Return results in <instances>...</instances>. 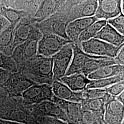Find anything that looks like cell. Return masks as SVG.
Wrapping results in <instances>:
<instances>
[{"label": "cell", "instance_id": "15", "mask_svg": "<svg viewBox=\"0 0 124 124\" xmlns=\"http://www.w3.org/2000/svg\"><path fill=\"white\" fill-rule=\"evenodd\" d=\"M107 23L106 20H98L81 33L78 41L80 43L94 38L99 31Z\"/></svg>", "mask_w": 124, "mask_h": 124}, {"label": "cell", "instance_id": "4", "mask_svg": "<svg viewBox=\"0 0 124 124\" xmlns=\"http://www.w3.org/2000/svg\"><path fill=\"white\" fill-rule=\"evenodd\" d=\"M121 2L122 0H98L95 17L98 20L107 21L123 14L121 8Z\"/></svg>", "mask_w": 124, "mask_h": 124}, {"label": "cell", "instance_id": "13", "mask_svg": "<svg viewBox=\"0 0 124 124\" xmlns=\"http://www.w3.org/2000/svg\"><path fill=\"white\" fill-rule=\"evenodd\" d=\"M38 42L37 39H30L15 48L13 56L16 58H19L20 56L26 58L35 57L37 54Z\"/></svg>", "mask_w": 124, "mask_h": 124}, {"label": "cell", "instance_id": "14", "mask_svg": "<svg viewBox=\"0 0 124 124\" xmlns=\"http://www.w3.org/2000/svg\"><path fill=\"white\" fill-rule=\"evenodd\" d=\"M32 27L30 24L18 23L14 30V34L12 50L30 39L32 34Z\"/></svg>", "mask_w": 124, "mask_h": 124}, {"label": "cell", "instance_id": "1", "mask_svg": "<svg viewBox=\"0 0 124 124\" xmlns=\"http://www.w3.org/2000/svg\"><path fill=\"white\" fill-rule=\"evenodd\" d=\"M81 50L89 55L115 58L124 45L120 47H116L102 40L92 38L81 42Z\"/></svg>", "mask_w": 124, "mask_h": 124}, {"label": "cell", "instance_id": "25", "mask_svg": "<svg viewBox=\"0 0 124 124\" xmlns=\"http://www.w3.org/2000/svg\"><path fill=\"white\" fill-rule=\"evenodd\" d=\"M67 25L68 24L61 21H58L54 23L52 28L54 33L53 34L64 39L70 40L67 36L66 34Z\"/></svg>", "mask_w": 124, "mask_h": 124}, {"label": "cell", "instance_id": "21", "mask_svg": "<svg viewBox=\"0 0 124 124\" xmlns=\"http://www.w3.org/2000/svg\"><path fill=\"white\" fill-rule=\"evenodd\" d=\"M84 91L83 92V98L87 99H102L105 100L110 96L104 89H89Z\"/></svg>", "mask_w": 124, "mask_h": 124}, {"label": "cell", "instance_id": "12", "mask_svg": "<svg viewBox=\"0 0 124 124\" xmlns=\"http://www.w3.org/2000/svg\"><path fill=\"white\" fill-rule=\"evenodd\" d=\"M118 64L114 58H92L86 62L79 74H82L87 77L90 74L103 67Z\"/></svg>", "mask_w": 124, "mask_h": 124}, {"label": "cell", "instance_id": "19", "mask_svg": "<svg viewBox=\"0 0 124 124\" xmlns=\"http://www.w3.org/2000/svg\"><path fill=\"white\" fill-rule=\"evenodd\" d=\"M17 25V24H10L9 26L0 34V47H4L12 46L14 38V30Z\"/></svg>", "mask_w": 124, "mask_h": 124}, {"label": "cell", "instance_id": "18", "mask_svg": "<svg viewBox=\"0 0 124 124\" xmlns=\"http://www.w3.org/2000/svg\"><path fill=\"white\" fill-rule=\"evenodd\" d=\"M39 111L45 115L59 117L62 116V110L56 103L48 101L42 102L39 106Z\"/></svg>", "mask_w": 124, "mask_h": 124}, {"label": "cell", "instance_id": "30", "mask_svg": "<svg viewBox=\"0 0 124 124\" xmlns=\"http://www.w3.org/2000/svg\"><path fill=\"white\" fill-rule=\"evenodd\" d=\"M108 107L112 112L119 115L124 112V104L117 99H113L108 102Z\"/></svg>", "mask_w": 124, "mask_h": 124}, {"label": "cell", "instance_id": "20", "mask_svg": "<svg viewBox=\"0 0 124 124\" xmlns=\"http://www.w3.org/2000/svg\"><path fill=\"white\" fill-rule=\"evenodd\" d=\"M0 14L2 15L10 24H17L21 18L22 12L15 9L3 7L0 9Z\"/></svg>", "mask_w": 124, "mask_h": 124}, {"label": "cell", "instance_id": "10", "mask_svg": "<svg viewBox=\"0 0 124 124\" xmlns=\"http://www.w3.org/2000/svg\"><path fill=\"white\" fill-rule=\"evenodd\" d=\"M58 80L75 92H82L85 90L91 81V80H89L87 77L79 73L68 76L65 75Z\"/></svg>", "mask_w": 124, "mask_h": 124}, {"label": "cell", "instance_id": "36", "mask_svg": "<svg viewBox=\"0 0 124 124\" xmlns=\"http://www.w3.org/2000/svg\"><path fill=\"white\" fill-rule=\"evenodd\" d=\"M119 102H121L122 104L124 103V92L120 94L119 95L117 96V98L116 99Z\"/></svg>", "mask_w": 124, "mask_h": 124}, {"label": "cell", "instance_id": "22", "mask_svg": "<svg viewBox=\"0 0 124 124\" xmlns=\"http://www.w3.org/2000/svg\"><path fill=\"white\" fill-rule=\"evenodd\" d=\"M0 68L10 72L17 71L16 64L13 58L0 53Z\"/></svg>", "mask_w": 124, "mask_h": 124}, {"label": "cell", "instance_id": "27", "mask_svg": "<svg viewBox=\"0 0 124 124\" xmlns=\"http://www.w3.org/2000/svg\"><path fill=\"white\" fill-rule=\"evenodd\" d=\"M98 7V0H93L90 2L83 9L82 18L91 17L94 16Z\"/></svg>", "mask_w": 124, "mask_h": 124}, {"label": "cell", "instance_id": "9", "mask_svg": "<svg viewBox=\"0 0 124 124\" xmlns=\"http://www.w3.org/2000/svg\"><path fill=\"white\" fill-rule=\"evenodd\" d=\"M94 38L102 40L116 47H120L124 45V36L107 23Z\"/></svg>", "mask_w": 124, "mask_h": 124}, {"label": "cell", "instance_id": "28", "mask_svg": "<svg viewBox=\"0 0 124 124\" xmlns=\"http://www.w3.org/2000/svg\"><path fill=\"white\" fill-rule=\"evenodd\" d=\"M104 89L110 96L117 97L124 92V80L112 85Z\"/></svg>", "mask_w": 124, "mask_h": 124}, {"label": "cell", "instance_id": "8", "mask_svg": "<svg viewBox=\"0 0 124 124\" xmlns=\"http://www.w3.org/2000/svg\"><path fill=\"white\" fill-rule=\"evenodd\" d=\"M73 58L71 63L65 75L66 76L76 73L79 74L85 64L91 59L108 58L93 56L85 53L81 49H80L77 45L75 44V43H73Z\"/></svg>", "mask_w": 124, "mask_h": 124}, {"label": "cell", "instance_id": "7", "mask_svg": "<svg viewBox=\"0 0 124 124\" xmlns=\"http://www.w3.org/2000/svg\"><path fill=\"white\" fill-rule=\"evenodd\" d=\"M98 20L95 16L75 19L67 25V36L73 43L77 42L81 33Z\"/></svg>", "mask_w": 124, "mask_h": 124}, {"label": "cell", "instance_id": "34", "mask_svg": "<svg viewBox=\"0 0 124 124\" xmlns=\"http://www.w3.org/2000/svg\"><path fill=\"white\" fill-rule=\"evenodd\" d=\"M10 25V23L0 14V34Z\"/></svg>", "mask_w": 124, "mask_h": 124}, {"label": "cell", "instance_id": "35", "mask_svg": "<svg viewBox=\"0 0 124 124\" xmlns=\"http://www.w3.org/2000/svg\"><path fill=\"white\" fill-rule=\"evenodd\" d=\"M9 73V71L0 68V82L4 81L8 78Z\"/></svg>", "mask_w": 124, "mask_h": 124}, {"label": "cell", "instance_id": "32", "mask_svg": "<svg viewBox=\"0 0 124 124\" xmlns=\"http://www.w3.org/2000/svg\"><path fill=\"white\" fill-rule=\"evenodd\" d=\"M82 119L86 124H93L94 122V117L92 111L85 110L82 114Z\"/></svg>", "mask_w": 124, "mask_h": 124}, {"label": "cell", "instance_id": "24", "mask_svg": "<svg viewBox=\"0 0 124 124\" xmlns=\"http://www.w3.org/2000/svg\"><path fill=\"white\" fill-rule=\"evenodd\" d=\"M107 23L114 28L121 35H124V14H120L115 18H112L107 21Z\"/></svg>", "mask_w": 124, "mask_h": 124}, {"label": "cell", "instance_id": "33", "mask_svg": "<svg viewBox=\"0 0 124 124\" xmlns=\"http://www.w3.org/2000/svg\"><path fill=\"white\" fill-rule=\"evenodd\" d=\"M119 64L124 65V47L123 46L120 49L116 57L114 58Z\"/></svg>", "mask_w": 124, "mask_h": 124}, {"label": "cell", "instance_id": "31", "mask_svg": "<svg viewBox=\"0 0 124 124\" xmlns=\"http://www.w3.org/2000/svg\"><path fill=\"white\" fill-rule=\"evenodd\" d=\"M27 116L26 114L21 110H15L12 112L10 116L9 119L16 122L22 123L25 120Z\"/></svg>", "mask_w": 124, "mask_h": 124}, {"label": "cell", "instance_id": "37", "mask_svg": "<svg viewBox=\"0 0 124 124\" xmlns=\"http://www.w3.org/2000/svg\"><path fill=\"white\" fill-rule=\"evenodd\" d=\"M10 124H23L22 123H19V122H12Z\"/></svg>", "mask_w": 124, "mask_h": 124}, {"label": "cell", "instance_id": "23", "mask_svg": "<svg viewBox=\"0 0 124 124\" xmlns=\"http://www.w3.org/2000/svg\"><path fill=\"white\" fill-rule=\"evenodd\" d=\"M55 3V1H44L40 5L35 15V17L41 18L50 15L53 11Z\"/></svg>", "mask_w": 124, "mask_h": 124}, {"label": "cell", "instance_id": "26", "mask_svg": "<svg viewBox=\"0 0 124 124\" xmlns=\"http://www.w3.org/2000/svg\"><path fill=\"white\" fill-rule=\"evenodd\" d=\"M33 85V83L29 80L19 79L14 82L13 88L15 92L23 93Z\"/></svg>", "mask_w": 124, "mask_h": 124}, {"label": "cell", "instance_id": "29", "mask_svg": "<svg viewBox=\"0 0 124 124\" xmlns=\"http://www.w3.org/2000/svg\"><path fill=\"white\" fill-rule=\"evenodd\" d=\"M104 101L102 99H87L86 103L90 111H100L103 108Z\"/></svg>", "mask_w": 124, "mask_h": 124}, {"label": "cell", "instance_id": "11", "mask_svg": "<svg viewBox=\"0 0 124 124\" xmlns=\"http://www.w3.org/2000/svg\"><path fill=\"white\" fill-rule=\"evenodd\" d=\"M124 65L119 64L103 67L87 76L90 80L106 79L118 75H124Z\"/></svg>", "mask_w": 124, "mask_h": 124}, {"label": "cell", "instance_id": "17", "mask_svg": "<svg viewBox=\"0 0 124 124\" xmlns=\"http://www.w3.org/2000/svg\"><path fill=\"white\" fill-rule=\"evenodd\" d=\"M124 80V75H118L112 77L97 80H91L86 89H105L112 85Z\"/></svg>", "mask_w": 124, "mask_h": 124}, {"label": "cell", "instance_id": "5", "mask_svg": "<svg viewBox=\"0 0 124 124\" xmlns=\"http://www.w3.org/2000/svg\"><path fill=\"white\" fill-rule=\"evenodd\" d=\"M53 94L52 86L48 85H33L22 93V96L26 102L33 103L47 101Z\"/></svg>", "mask_w": 124, "mask_h": 124}, {"label": "cell", "instance_id": "16", "mask_svg": "<svg viewBox=\"0 0 124 124\" xmlns=\"http://www.w3.org/2000/svg\"><path fill=\"white\" fill-rule=\"evenodd\" d=\"M40 58L35 63V70L40 75L53 77L52 58H46L39 56Z\"/></svg>", "mask_w": 124, "mask_h": 124}, {"label": "cell", "instance_id": "6", "mask_svg": "<svg viewBox=\"0 0 124 124\" xmlns=\"http://www.w3.org/2000/svg\"><path fill=\"white\" fill-rule=\"evenodd\" d=\"M52 89L54 96L62 100L79 103L84 99L83 96V92H74L59 80L53 81Z\"/></svg>", "mask_w": 124, "mask_h": 124}, {"label": "cell", "instance_id": "2", "mask_svg": "<svg viewBox=\"0 0 124 124\" xmlns=\"http://www.w3.org/2000/svg\"><path fill=\"white\" fill-rule=\"evenodd\" d=\"M73 43L71 42L65 45L52 57L53 78L55 80H58L66 75L73 58Z\"/></svg>", "mask_w": 124, "mask_h": 124}, {"label": "cell", "instance_id": "3", "mask_svg": "<svg viewBox=\"0 0 124 124\" xmlns=\"http://www.w3.org/2000/svg\"><path fill=\"white\" fill-rule=\"evenodd\" d=\"M73 42L54 34L45 35L38 42L37 54L51 58L59 51L65 45Z\"/></svg>", "mask_w": 124, "mask_h": 124}]
</instances>
